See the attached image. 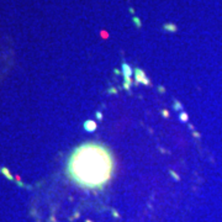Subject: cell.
Wrapping results in <instances>:
<instances>
[{"label": "cell", "instance_id": "cell-1", "mask_svg": "<svg viewBox=\"0 0 222 222\" xmlns=\"http://www.w3.org/2000/svg\"><path fill=\"white\" fill-rule=\"evenodd\" d=\"M112 157L106 148L96 143H85L73 152L69 159V174L78 184L98 187L110 179Z\"/></svg>", "mask_w": 222, "mask_h": 222}, {"label": "cell", "instance_id": "cell-2", "mask_svg": "<svg viewBox=\"0 0 222 222\" xmlns=\"http://www.w3.org/2000/svg\"><path fill=\"white\" fill-rule=\"evenodd\" d=\"M136 74H137L138 82H142V83H145V84H148L147 78L145 77V73H143V72L141 71V69H137V71H136Z\"/></svg>", "mask_w": 222, "mask_h": 222}, {"label": "cell", "instance_id": "cell-3", "mask_svg": "<svg viewBox=\"0 0 222 222\" xmlns=\"http://www.w3.org/2000/svg\"><path fill=\"white\" fill-rule=\"evenodd\" d=\"M95 122H93V121H86L85 122V128H86V131H94L95 130Z\"/></svg>", "mask_w": 222, "mask_h": 222}, {"label": "cell", "instance_id": "cell-4", "mask_svg": "<svg viewBox=\"0 0 222 222\" xmlns=\"http://www.w3.org/2000/svg\"><path fill=\"white\" fill-rule=\"evenodd\" d=\"M122 69H123V74H125V75L128 78V75H131V68L127 66L126 63H123L122 64Z\"/></svg>", "mask_w": 222, "mask_h": 222}, {"label": "cell", "instance_id": "cell-5", "mask_svg": "<svg viewBox=\"0 0 222 222\" xmlns=\"http://www.w3.org/2000/svg\"><path fill=\"white\" fill-rule=\"evenodd\" d=\"M164 28L167 30V31H170V32L176 31V26H175V25H172V24H165V25H164Z\"/></svg>", "mask_w": 222, "mask_h": 222}, {"label": "cell", "instance_id": "cell-6", "mask_svg": "<svg viewBox=\"0 0 222 222\" xmlns=\"http://www.w3.org/2000/svg\"><path fill=\"white\" fill-rule=\"evenodd\" d=\"M133 20H135V22H136V25H137V26H141V22L138 21V19H136V17H135Z\"/></svg>", "mask_w": 222, "mask_h": 222}]
</instances>
